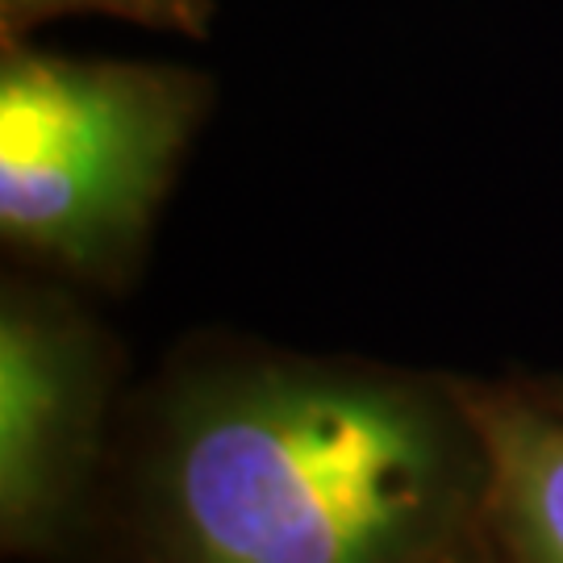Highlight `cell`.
Wrapping results in <instances>:
<instances>
[{
  "mask_svg": "<svg viewBox=\"0 0 563 563\" xmlns=\"http://www.w3.org/2000/svg\"><path fill=\"white\" fill-rule=\"evenodd\" d=\"M451 563H493V555H488V543H484V534L472 547H467L463 555H455Z\"/></svg>",
  "mask_w": 563,
  "mask_h": 563,
  "instance_id": "obj_6",
  "label": "cell"
},
{
  "mask_svg": "<svg viewBox=\"0 0 563 563\" xmlns=\"http://www.w3.org/2000/svg\"><path fill=\"white\" fill-rule=\"evenodd\" d=\"M484 493L460 376L230 346L159 380L130 518L142 563H451Z\"/></svg>",
  "mask_w": 563,
  "mask_h": 563,
  "instance_id": "obj_1",
  "label": "cell"
},
{
  "mask_svg": "<svg viewBox=\"0 0 563 563\" xmlns=\"http://www.w3.org/2000/svg\"><path fill=\"white\" fill-rule=\"evenodd\" d=\"M539 384V393H543L547 401L555 405V409H563V380H534Z\"/></svg>",
  "mask_w": 563,
  "mask_h": 563,
  "instance_id": "obj_7",
  "label": "cell"
},
{
  "mask_svg": "<svg viewBox=\"0 0 563 563\" xmlns=\"http://www.w3.org/2000/svg\"><path fill=\"white\" fill-rule=\"evenodd\" d=\"M209 109V80L163 63L71 59L4 38L0 239L25 260L121 288Z\"/></svg>",
  "mask_w": 563,
  "mask_h": 563,
  "instance_id": "obj_2",
  "label": "cell"
},
{
  "mask_svg": "<svg viewBox=\"0 0 563 563\" xmlns=\"http://www.w3.org/2000/svg\"><path fill=\"white\" fill-rule=\"evenodd\" d=\"M63 13H104V18L151 25V30H172V34H205L213 18L209 0H0L4 38Z\"/></svg>",
  "mask_w": 563,
  "mask_h": 563,
  "instance_id": "obj_5",
  "label": "cell"
},
{
  "mask_svg": "<svg viewBox=\"0 0 563 563\" xmlns=\"http://www.w3.org/2000/svg\"><path fill=\"white\" fill-rule=\"evenodd\" d=\"M460 380L488 455V555L493 563H563V409L534 380Z\"/></svg>",
  "mask_w": 563,
  "mask_h": 563,
  "instance_id": "obj_4",
  "label": "cell"
},
{
  "mask_svg": "<svg viewBox=\"0 0 563 563\" xmlns=\"http://www.w3.org/2000/svg\"><path fill=\"white\" fill-rule=\"evenodd\" d=\"M118 355L59 288L4 280L0 292V543L59 555L84 522L104 460Z\"/></svg>",
  "mask_w": 563,
  "mask_h": 563,
  "instance_id": "obj_3",
  "label": "cell"
}]
</instances>
